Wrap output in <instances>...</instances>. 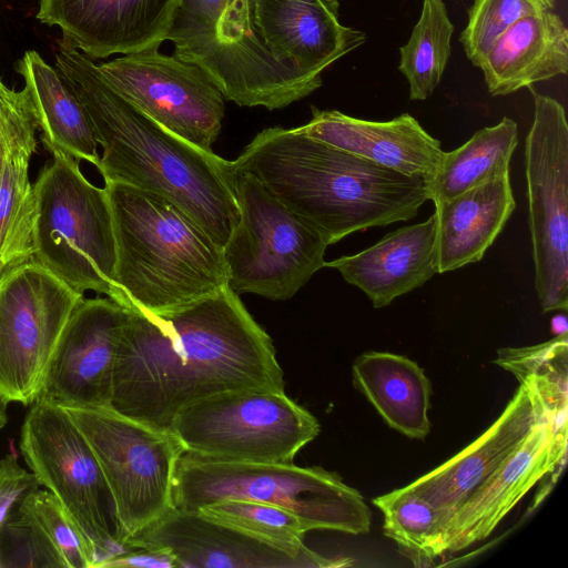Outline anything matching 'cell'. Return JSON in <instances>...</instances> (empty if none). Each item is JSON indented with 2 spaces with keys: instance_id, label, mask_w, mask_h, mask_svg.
I'll list each match as a JSON object with an SVG mask.
<instances>
[{
  "instance_id": "cell-19",
  "label": "cell",
  "mask_w": 568,
  "mask_h": 568,
  "mask_svg": "<svg viewBox=\"0 0 568 568\" xmlns=\"http://www.w3.org/2000/svg\"><path fill=\"white\" fill-rule=\"evenodd\" d=\"M338 9V0H257L256 24L281 63L321 74L366 40L364 32L339 22Z\"/></svg>"
},
{
  "instance_id": "cell-32",
  "label": "cell",
  "mask_w": 568,
  "mask_h": 568,
  "mask_svg": "<svg viewBox=\"0 0 568 568\" xmlns=\"http://www.w3.org/2000/svg\"><path fill=\"white\" fill-rule=\"evenodd\" d=\"M567 359L568 334H561L532 346L500 348L495 363L542 402H554L567 395Z\"/></svg>"
},
{
  "instance_id": "cell-41",
  "label": "cell",
  "mask_w": 568,
  "mask_h": 568,
  "mask_svg": "<svg viewBox=\"0 0 568 568\" xmlns=\"http://www.w3.org/2000/svg\"><path fill=\"white\" fill-rule=\"evenodd\" d=\"M542 10H551L557 0H530Z\"/></svg>"
},
{
  "instance_id": "cell-38",
  "label": "cell",
  "mask_w": 568,
  "mask_h": 568,
  "mask_svg": "<svg viewBox=\"0 0 568 568\" xmlns=\"http://www.w3.org/2000/svg\"><path fill=\"white\" fill-rule=\"evenodd\" d=\"M98 568H179L175 557L165 548H135L115 555Z\"/></svg>"
},
{
  "instance_id": "cell-7",
  "label": "cell",
  "mask_w": 568,
  "mask_h": 568,
  "mask_svg": "<svg viewBox=\"0 0 568 568\" xmlns=\"http://www.w3.org/2000/svg\"><path fill=\"white\" fill-rule=\"evenodd\" d=\"M49 152L52 160L33 183V260L78 292L112 300L116 247L108 193L83 175L77 159Z\"/></svg>"
},
{
  "instance_id": "cell-14",
  "label": "cell",
  "mask_w": 568,
  "mask_h": 568,
  "mask_svg": "<svg viewBox=\"0 0 568 568\" xmlns=\"http://www.w3.org/2000/svg\"><path fill=\"white\" fill-rule=\"evenodd\" d=\"M105 82L163 128L212 151L225 113V98L199 65L158 48L98 64Z\"/></svg>"
},
{
  "instance_id": "cell-13",
  "label": "cell",
  "mask_w": 568,
  "mask_h": 568,
  "mask_svg": "<svg viewBox=\"0 0 568 568\" xmlns=\"http://www.w3.org/2000/svg\"><path fill=\"white\" fill-rule=\"evenodd\" d=\"M534 120L525 142L535 288L542 313L568 308V123L564 106L528 87Z\"/></svg>"
},
{
  "instance_id": "cell-10",
  "label": "cell",
  "mask_w": 568,
  "mask_h": 568,
  "mask_svg": "<svg viewBox=\"0 0 568 568\" xmlns=\"http://www.w3.org/2000/svg\"><path fill=\"white\" fill-rule=\"evenodd\" d=\"M26 464L62 505L89 544L94 568L128 551L115 505L83 434L59 405L38 398L20 433Z\"/></svg>"
},
{
  "instance_id": "cell-6",
  "label": "cell",
  "mask_w": 568,
  "mask_h": 568,
  "mask_svg": "<svg viewBox=\"0 0 568 568\" xmlns=\"http://www.w3.org/2000/svg\"><path fill=\"white\" fill-rule=\"evenodd\" d=\"M225 498L261 501L296 515L307 531H369L372 514L359 491L334 471L293 463H251L183 453L178 460L174 508L196 511Z\"/></svg>"
},
{
  "instance_id": "cell-37",
  "label": "cell",
  "mask_w": 568,
  "mask_h": 568,
  "mask_svg": "<svg viewBox=\"0 0 568 568\" xmlns=\"http://www.w3.org/2000/svg\"><path fill=\"white\" fill-rule=\"evenodd\" d=\"M40 487L37 476L23 468L14 453L0 459V525L31 491Z\"/></svg>"
},
{
  "instance_id": "cell-27",
  "label": "cell",
  "mask_w": 568,
  "mask_h": 568,
  "mask_svg": "<svg viewBox=\"0 0 568 568\" xmlns=\"http://www.w3.org/2000/svg\"><path fill=\"white\" fill-rule=\"evenodd\" d=\"M518 144L517 123L509 119L477 132L463 145L444 155L424 178L428 200L434 205L448 201L509 171Z\"/></svg>"
},
{
  "instance_id": "cell-30",
  "label": "cell",
  "mask_w": 568,
  "mask_h": 568,
  "mask_svg": "<svg viewBox=\"0 0 568 568\" xmlns=\"http://www.w3.org/2000/svg\"><path fill=\"white\" fill-rule=\"evenodd\" d=\"M373 504L383 513L384 534L415 565L446 554L439 514L427 500L402 487L374 498Z\"/></svg>"
},
{
  "instance_id": "cell-9",
  "label": "cell",
  "mask_w": 568,
  "mask_h": 568,
  "mask_svg": "<svg viewBox=\"0 0 568 568\" xmlns=\"http://www.w3.org/2000/svg\"><path fill=\"white\" fill-rule=\"evenodd\" d=\"M235 174L240 216L223 246L229 286L236 294L288 300L324 267L328 243L253 175Z\"/></svg>"
},
{
  "instance_id": "cell-36",
  "label": "cell",
  "mask_w": 568,
  "mask_h": 568,
  "mask_svg": "<svg viewBox=\"0 0 568 568\" xmlns=\"http://www.w3.org/2000/svg\"><path fill=\"white\" fill-rule=\"evenodd\" d=\"M38 128L36 109L27 87L17 91L0 79V174L9 152L36 136Z\"/></svg>"
},
{
  "instance_id": "cell-33",
  "label": "cell",
  "mask_w": 568,
  "mask_h": 568,
  "mask_svg": "<svg viewBox=\"0 0 568 568\" xmlns=\"http://www.w3.org/2000/svg\"><path fill=\"white\" fill-rule=\"evenodd\" d=\"M0 568H68L58 548L21 503L0 525Z\"/></svg>"
},
{
  "instance_id": "cell-17",
  "label": "cell",
  "mask_w": 568,
  "mask_h": 568,
  "mask_svg": "<svg viewBox=\"0 0 568 568\" xmlns=\"http://www.w3.org/2000/svg\"><path fill=\"white\" fill-rule=\"evenodd\" d=\"M547 418L535 390L519 384L487 430L444 464L405 486L437 510L444 544L446 528L456 511Z\"/></svg>"
},
{
  "instance_id": "cell-24",
  "label": "cell",
  "mask_w": 568,
  "mask_h": 568,
  "mask_svg": "<svg viewBox=\"0 0 568 568\" xmlns=\"http://www.w3.org/2000/svg\"><path fill=\"white\" fill-rule=\"evenodd\" d=\"M515 207L509 171L435 204L438 273L480 261Z\"/></svg>"
},
{
  "instance_id": "cell-29",
  "label": "cell",
  "mask_w": 568,
  "mask_h": 568,
  "mask_svg": "<svg viewBox=\"0 0 568 568\" xmlns=\"http://www.w3.org/2000/svg\"><path fill=\"white\" fill-rule=\"evenodd\" d=\"M454 26L443 0H423L422 13L408 41L399 48L398 69L409 85V99H428L442 81L450 57Z\"/></svg>"
},
{
  "instance_id": "cell-11",
  "label": "cell",
  "mask_w": 568,
  "mask_h": 568,
  "mask_svg": "<svg viewBox=\"0 0 568 568\" xmlns=\"http://www.w3.org/2000/svg\"><path fill=\"white\" fill-rule=\"evenodd\" d=\"M62 408L101 467L126 545L129 538L174 509V475L184 452L170 430L144 425L112 408Z\"/></svg>"
},
{
  "instance_id": "cell-23",
  "label": "cell",
  "mask_w": 568,
  "mask_h": 568,
  "mask_svg": "<svg viewBox=\"0 0 568 568\" xmlns=\"http://www.w3.org/2000/svg\"><path fill=\"white\" fill-rule=\"evenodd\" d=\"M488 92L507 95L568 71V30L551 10L515 22L483 59Z\"/></svg>"
},
{
  "instance_id": "cell-31",
  "label": "cell",
  "mask_w": 568,
  "mask_h": 568,
  "mask_svg": "<svg viewBox=\"0 0 568 568\" xmlns=\"http://www.w3.org/2000/svg\"><path fill=\"white\" fill-rule=\"evenodd\" d=\"M212 520L236 528L266 542L304 550L307 529L292 511L272 504L225 498L196 510Z\"/></svg>"
},
{
  "instance_id": "cell-40",
  "label": "cell",
  "mask_w": 568,
  "mask_h": 568,
  "mask_svg": "<svg viewBox=\"0 0 568 568\" xmlns=\"http://www.w3.org/2000/svg\"><path fill=\"white\" fill-rule=\"evenodd\" d=\"M8 402L0 396V430L4 427L8 420L7 408Z\"/></svg>"
},
{
  "instance_id": "cell-4",
  "label": "cell",
  "mask_w": 568,
  "mask_h": 568,
  "mask_svg": "<svg viewBox=\"0 0 568 568\" xmlns=\"http://www.w3.org/2000/svg\"><path fill=\"white\" fill-rule=\"evenodd\" d=\"M104 189L116 247L113 301L160 316L229 285L223 247L182 209L129 184Z\"/></svg>"
},
{
  "instance_id": "cell-20",
  "label": "cell",
  "mask_w": 568,
  "mask_h": 568,
  "mask_svg": "<svg viewBox=\"0 0 568 568\" xmlns=\"http://www.w3.org/2000/svg\"><path fill=\"white\" fill-rule=\"evenodd\" d=\"M552 426L547 418L456 511L445 531V551L456 552L487 538L541 479L547 493L559 470L551 456Z\"/></svg>"
},
{
  "instance_id": "cell-2",
  "label": "cell",
  "mask_w": 568,
  "mask_h": 568,
  "mask_svg": "<svg viewBox=\"0 0 568 568\" xmlns=\"http://www.w3.org/2000/svg\"><path fill=\"white\" fill-rule=\"evenodd\" d=\"M55 68L83 104L102 146L98 170L173 202L224 246L240 212L232 161L180 138L118 94L98 64L60 44Z\"/></svg>"
},
{
  "instance_id": "cell-18",
  "label": "cell",
  "mask_w": 568,
  "mask_h": 568,
  "mask_svg": "<svg viewBox=\"0 0 568 568\" xmlns=\"http://www.w3.org/2000/svg\"><path fill=\"white\" fill-rule=\"evenodd\" d=\"M176 6L178 0H40L37 18L60 28L62 45L93 60L159 49Z\"/></svg>"
},
{
  "instance_id": "cell-12",
  "label": "cell",
  "mask_w": 568,
  "mask_h": 568,
  "mask_svg": "<svg viewBox=\"0 0 568 568\" xmlns=\"http://www.w3.org/2000/svg\"><path fill=\"white\" fill-rule=\"evenodd\" d=\"M84 294L36 260L0 275V396L37 400L63 331Z\"/></svg>"
},
{
  "instance_id": "cell-28",
  "label": "cell",
  "mask_w": 568,
  "mask_h": 568,
  "mask_svg": "<svg viewBox=\"0 0 568 568\" xmlns=\"http://www.w3.org/2000/svg\"><path fill=\"white\" fill-rule=\"evenodd\" d=\"M38 149L36 136L16 145L0 174V275L34 256L37 203L29 166Z\"/></svg>"
},
{
  "instance_id": "cell-21",
  "label": "cell",
  "mask_w": 568,
  "mask_h": 568,
  "mask_svg": "<svg viewBox=\"0 0 568 568\" xmlns=\"http://www.w3.org/2000/svg\"><path fill=\"white\" fill-rule=\"evenodd\" d=\"M297 129L315 140L423 179L444 155L440 142L408 113L388 121H369L312 106L310 122Z\"/></svg>"
},
{
  "instance_id": "cell-39",
  "label": "cell",
  "mask_w": 568,
  "mask_h": 568,
  "mask_svg": "<svg viewBox=\"0 0 568 568\" xmlns=\"http://www.w3.org/2000/svg\"><path fill=\"white\" fill-rule=\"evenodd\" d=\"M567 317L566 314H558L551 320V332L554 335L567 334Z\"/></svg>"
},
{
  "instance_id": "cell-5",
  "label": "cell",
  "mask_w": 568,
  "mask_h": 568,
  "mask_svg": "<svg viewBox=\"0 0 568 568\" xmlns=\"http://www.w3.org/2000/svg\"><path fill=\"white\" fill-rule=\"evenodd\" d=\"M257 0H178L166 40L174 55L203 69L225 100L283 109L322 85L321 74L294 71L264 43Z\"/></svg>"
},
{
  "instance_id": "cell-25",
  "label": "cell",
  "mask_w": 568,
  "mask_h": 568,
  "mask_svg": "<svg viewBox=\"0 0 568 568\" xmlns=\"http://www.w3.org/2000/svg\"><path fill=\"white\" fill-rule=\"evenodd\" d=\"M352 374L354 386L388 426L415 439L429 434L432 385L416 362L398 354L369 351L355 359Z\"/></svg>"
},
{
  "instance_id": "cell-1",
  "label": "cell",
  "mask_w": 568,
  "mask_h": 568,
  "mask_svg": "<svg viewBox=\"0 0 568 568\" xmlns=\"http://www.w3.org/2000/svg\"><path fill=\"white\" fill-rule=\"evenodd\" d=\"M126 310L113 410L169 430L181 409L203 398L247 388L284 392L271 336L229 285L160 316Z\"/></svg>"
},
{
  "instance_id": "cell-35",
  "label": "cell",
  "mask_w": 568,
  "mask_h": 568,
  "mask_svg": "<svg viewBox=\"0 0 568 568\" xmlns=\"http://www.w3.org/2000/svg\"><path fill=\"white\" fill-rule=\"evenodd\" d=\"M64 558L68 568H94L95 559L84 536L48 489H36L21 501Z\"/></svg>"
},
{
  "instance_id": "cell-3",
  "label": "cell",
  "mask_w": 568,
  "mask_h": 568,
  "mask_svg": "<svg viewBox=\"0 0 568 568\" xmlns=\"http://www.w3.org/2000/svg\"><path fill=\"white\" fill-rule=\"evenodd\" d=\"M232 166L235 173L253 175L328 245L357 231L409 221L428 201L423 178L315 140L297 128L264 129Z\"/></svg>"
},
{
  "instance_id": "cell-22",
  "label": "cell",
  "mask_w": 568,
  "mask_h": 568,
  "mask_svg": "<svg viewBox=\"0 0 568 568\" xmlns=\"http://www.w3.org/2000/svg\"><path fill=\"white\" fill-rule=\"evenodd\" d=\"M324 267L337 270L375 308L385 307L438 273L436 213L387 233L359 253L325 262Z\"/></svg>"
},
{
  "instance_id": "cell-16",
  "label": "cell",
  "mask_w": 568,
  "mask_h": 568,
  "mask_svg": "<svg viewBox=\"0 0 568 568\" xmlns=\"http://www.w3.org/2000/svg\"><path fill=\"white\" fill-rule=\"evenodd\" d=\"M135 548H165L179 568H315L348 565L306 548L286 549L197 511L172 509L163 518L126 541Z\"/></svg>"
},
{
  "instance_id": "cell-8",
  "label": "cell",
  "mask_w": 568,
  "mask_h": 568,
  "mask_svg": "<svg viewBox=\"0 0 568 568\" xmlns=\"http://www.w3.org/2000/svg\"><path fill=\"white\" fill-rule=\"evenodd\" d=\"M186 454L230 462L293 463L321 430L285 392L220 393L181 409L170 429Z\"/></svg>"
},
{
  "instance_id": "cell-15",
  "label": "cell",
  "mask_w": 568,
  "mask_h": 568,
  "mask_svg": "<svg viewBox=\"0 0 568 568\" xmlns=\"http://www.w3.org/2000/svg\"><path fill=\"white\" fill-rule=\"evenodd\" d=\"M126 315L128 310L110 297L83 298L63 331L38 398L61 407L111 408Z\"/></svg>"
},
{
  "instance_id": "cell-34",
  "label": "cell",
  "mask_w": 568,
  "mask_h": 568,
  "mask_svg": "<svg viewBox=\"0 0 568 568\" xmlns=\"http://www.w3.org/2000/svg\"><path fill=\"white\" fill-rule=\"evenodd\" d=\"M530 0H474L459 41L470 62L479 67L496 41L519 19L540 11Z\"/></svg>"
},
{
  "instance_id": "cell-26",
  "label": "cell",
  "mask_w": 568,
  "mask_h": 568,
  "mask_svg": "<svg viewBox=\"0 0 568 568\" xmlns=\"http://www.w3.org/2000/svg\"><path fill=\"white\" fill-rule=\"evenodd\" d=\"M18 72L30 92L45 149L61 150L98 168V142L89 115L57 68L30 50L19 61Z\"/></svg>"
}]
</instances>
